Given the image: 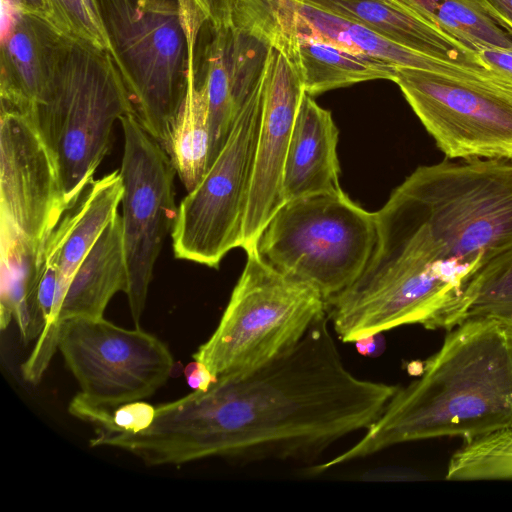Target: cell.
I'll list each match as a JSON object with an SVG mask.
<instances>
[{"label": "cell", "instance_id": "1", "mask_svg": "<svg viewBox=\"0 0 512 512\" xmlns=\"http://www.w3.org/2000/svg\"><path fill=\"white\" fill-rule=\"evenodd\" d=\"M398 388L346 367L326 315L278 356L157 406L148 428L118 431L112 442L150 466L211 457L307 461L368 429Z\"/></svg>", "mask_w": 512, "mask_h": 512}, {"label": "cell", "instance_id": "2", "mask_svg": "<svg viewBox=\"0 0 512 512\" xmlns=\"http://www.w3.org/2000/svg\"><path fill=\"white\" fill-rule=\"evenodd\" d=\"M375 216L377 242L361 275L418 259L471 277L512 247V160L419 166Z\"/></svg>", "mask_w": 512, "mask_h": 512}, {"label": "cell", "instance_id": "3", "mask_svg": "<svg viewBox=\"0 0 512 512\" xmlns=\"http://www.w3.org/2000/svg\"><path fill=\"white\" fill-rule=\"evenodd\" d=\"M448 331L364 436L315 473L401 443L455 436L468 442L512 427V329L474 319Z\"/></svg>", "mask_w": 512, "mask_h": 512}, {"label": "cell", "instance_id": "4", "mask_svg": "<svg viewBox=\"0 0 512 512\" xmlns=\"http://www.w3.org/2000/svg\"><path fill=\"white\" fill-rule=\"evenodd\" d=\"M0 325L12 319L22 339L42 321L31 301L46 242L67 211L53 156L32 118L1 105Z\"/></svg>", "mask_w": 512, "mask_h": 512}, {"label": "cell", "instance_id": "5", "mask_svg": "<svg viewBox=\"0 0 512 512\" xmlns=\"http://www.w3.org/2000/svg\"><path fill=\"white\" fill-rule=\"evenodd\" d=\"M98 56L78 43L51 52L46 86L29 114L55 161L67 210L94 181L114 123L135 115L124 81Z\"/></svg>", "mask_w": 512, "mask_h": 512}, {"label": "cell", "instance_id": "6", "mask_svg": "<svg viewBox=\"0 0 512 512\" xmlns=\"http://www.w3.org/2000/svg\"><path fill=\"white\" fill-rule=\"evenodd\" d=\"M376 242L375 212L340 190L284 202L253 249L269 267L310 286L326 303L361 276Z\"/></svg>", "mask_w": 512, "mask_h": 512}, {"label": "cell", "instance_id": "7", "mask_svg": "<svg viewBox=\"0 0 512 512\" xmlns=\"http://www.w3.org/2000/svg\"><path fill=\"white\" fill-rule=\"evenodd\" d=\"M246 254L216 329L192 355L216 378L278 356L327 315L325 300L317 291L275 271L254 249Z\"/></svg>", "mask_w": 512, "mask_h": 512}, {"label": "cell", "instance_id": "8", "mask_svg": "<svg viewBox=\"0 0 512 512\" xmlns=\"http://www.w3.org/2000/svg\"><path fill=\"white\" fill-rule=\"evenodd\" d=\"M263 97L264 77L202 180L178 205L171 232L176 258L218 268L228 252L242 248Z\"/></svg>", "mask_w": 512, "mask_h": 512}, {"label": "cell", "instance_id": "9", "mask_svg": "<svg viewBox=\"0 0 512 512\" xmlns=\"http://www.w3.org/2000/svg\"><path fill=\"white\" fill-rule=\"evenodd\" d=\"M141 126L161 145L182 104L186 41L178 10L165 0H97ZM191 70V69H190ZM190 72V71H189Z\"/></svg>", "mask_w": 512, "mask_h": 512}, {"label": "cell", "instance_id": "10", "mask_svg": "<svg viewBox=\"0 0 512 512\" xmlns=\"http://www.w3.org/2000/svg\"><path fill=\"white\" fill-rule=\"evenodd\" d=\"M393 82L445 158L512 160V78L397 66Z\"/></svg>", "mask_w": 512, "mask_h": 512}, {"label": "cell", "instance_id": "11", "mask_svg": "<svg viewBox=\"0 0 512 512\" xmlns=\"http://www.w3.org/2000/svg\"><path fill=\"white\" fill-rule=\"evenodd\" d=\"M58 350L89 403L114 409L154 394L171 376L174 361L156 336L117 326L104 317L61 323Z\"/></svg>", "mask_w": 512, "mask_h": 512}, {"label": "cell", "instance_id": "12", "mask_svg": "<svg viewBox=\"0 0 512 512\" xmlns=\"http://www.w3.org/2000/svg\"><path fill=\"white\" fill-rule=\"evenodd\" d=\"M120 122L124 135L119 169L124 186L121 217L128 271L125 294L139 327L155 263L177 217L176 171L162 145L134 114L123 116Z\"/></svg>", "mask_w": 512, "mask_h": 512}, {"label": "cell", "instance_id": "13", "mask_svg": "<svg viewBox=\"0 0 512 512\" xmlns=\"http://www.w3.org/2000/svg\"><path fill=\"white\" fill-rule=\"evenodd\" d=\"M233 25L269 46L312 40L412 67L461 77L493 76L494 70L426 55L396 44L365 26L304 0H234Z\"/></svg>", "mask_w": 512, "mask_h": 512}, {"label": "cell", "instance_id": "14", "mask_svg": "<svg viewBox=\"0 0 512 512\" xmlns=\"http://www.w3.org/2000/svg\"><path fill=\"white\" fill-rule=\"evenodd\" d=\"M303 82L292 62L269 48L261 122L243 228L242 248L248 252L270 218L284 203L282 183L286 154L304 94Z\"/></svg>", "mask_w": 512, "mask_h": 512}, {"label": "cell", "instance_id": "15", "mask_svg": "<svg viewBox=\"0 0 512 512\" xmlns=\"http://www.w3.org/2000/svg\"><path fill=\"white\" fill-rule=\"evenodd\" d=\"M216 32L208 51L206 74L199 85L209 110L210 165L224 146L243 104L262 81L270 48L235 25L217 28Z\"/></svg>", "mask_w": 512, "mask_h": 512}, {"label": "cell", "instance_id": "16", "mask_svg": "<svg viewBox=\"0 0 512 512\" xmlns=\"http://www.w3.org/2000/svg\"><path fill=\"white\" fill-rule=\"evenodd\" d=\"M123 194L120 170H115L94 180L79 203L72 208L70 226L59 257L52 317L25 361V366L31 372L43 374L58 349L56 320L68 287L82 261L118 213Z\"/></svg>", "mask_w": 512, "mask_h": 512}, {"label": "cell", "instance_id": "17", "mask_svg": "<svg viewBox=\"0 0 512 512\" xmlns=\"http://www.w3.org/2000/svg\"><path fill=\"white\" fill-rule=\"evenodd\" d=\"M338 138L339 131L331 112L304 92L284 164V202L342 190Z\"/></svg>", "mask_w": 512, "mask_h": 512}, {"label": "cell", "instance_id": "18", "mask_svg": "<svg viewBox=\"0 0 512 512\" xmlns=\"http://www.w3.org/2000/svg\"><path fill=\"white\" fill-rule=\"evenodd\" d=\"M304 1L355 21L411 50L448 61L491 69L475 50L425 19L402 0Z\"/></svg>", "mask_w": 512, "mask_h": 512}, {"label": "cell", "instance_id": "19", "mask_svg": "<svg viewBox=\"0 0 512 512\" xmlns=\"http://www.w3.org/2000/svg\"><path fill=\"white\" fill-rule=\"evenodd\" d=\"M128 271L122 217L117 213L77 269L60 307L56 330L76 317L101 318L112 297L126 292Z\"/></svg>", "mask_w": 512, "mask_h": 512}, {"label": "cell", "instance_id": "20", "mask_svg": "<svg viewBox=\"0 0 512 512\" xmlns=\"http://www.w3.org/2000/svg\"><path fill=\"white\" fill-rule=\"evenodd\" d=\"M271 47L292 62L310 96L370 80L393 81L396 73L397 66L383 60L319 41L288 40Z\"/></svg>", "mask_w": 512, "mask_h": 512}, {"label": "cell", "instance_id": "21", "mask_svg": "<svg viewBox=\"0 0 512 512\" xmlns=\"http://www.w3.org/2000/svg\"><path fill=\"white\" fill-rule=\"evenodd\" d=\"M474 319L497 321L512 329V247L476 271L431 329L450 330Z\"/></svg>", "mask_w": 512, "mask_h": 512}, {"label": "cell", "instance_id": "22", "mask_svg": "<svg viewBox=\"0 0 512 512\" xmlns=\"http://www.w3.org/2000/svg\"><path fill=\"white\" fill-rule=\"evenodd\" d=\"M189 72L182 104L162 147L187 192L202 180L210 165L211 128L203 89Z\"/></svg>", "mask_w": 512, "mask_h": 512}, {"label": "cell", "instance_id": "23", "mask_svg": "<svg viewBox=\"0 0 512 512\" xmlns=\"http://www.w3.org/2000/svg\"><path fill=\"white\" fill-rule=\"evenodd\" d=\"M425 19L468 48L512 51V37L488 16L476 0H402Z\"/></svg>", "mask_w": 512, "mask_h": 512}, {"label": "cell", "instance_id": "24", "mask_svg": "<svg viewBox=\"0 0 512 512\" xmlns=\"http://www.w3.org/2000/svg\"><path fill=\"white\" fill-rule=\"evenodd\" d=\"M446 478L512 479V427L464 442L450 458Z\"/></svg>", "mask_w": 512, "mask_h": 512}, {"label": "cell", "instance_id": "25", "mask_svg": "<svg viewBox=\"0 0 512 512\" xmlns=\"http://www.w3.org/2000/svg\"><path fill=\"white\" fill-rule=\"evenodd\" d=\"M46 4L58 16L57 23L65 24L67 31L98 49L111 48L105 26L92 17L84 0H46Z\"/></svg>", "mask_w": 512, "mask_h": 512}, {"label": "cell", "instance_id": "26", "mask_svg": "<svg viewBox=\"0 0 512 512\" xmlns=\"http://www.w3.org/2000/svg\"><path fill=\"white\" fill-rule=\"evenodd\" d=\"M215 29L233 25L234 0H196Z\"/></svg>", "mask_w": 512, "mask_h": 512}, {"label": "cell", "instance_id": "27", "mask_svg": "<svg viewBox=\"0 0 512 512\" xmlns=\"http://www.w3.org/2000/svg\"><path fill=\"white\" fill-rule=\"evenodd\" d=\"M480 59L501 75L512 78V51L482 47L477 50Z\"/></svg>", "mask_w": 512, "mask_h": 512}, {"label": "cell", "instance_id": "28", "mask_svg": "<svg viewBox=\"0 0 512 512\" xmlns=\"http://www.w3.org/2000/svg\"><path fill=\"white\" fill-rule=\"evenodd\" d=\"M497 25L512 34V0H476Z\"/></svg>", "mask_w": 512, "mask_h": 512}, {"label": "cell", "instance_id": "29", "mask_svg": "<svg viewBox=\"0 0 512 512\" xmlns=\"http://www.w3.org/2000/svg\"><path fill=\"white\" fill-rule=\"evenodd\" d=\"M184 375L188 385L199 391L207 390L217 380L204 364L195 360L186 366Z\"/></svg>", "mask_w": 512, "mask_h": 512}, {"label": "cell", "instance_id": "30", "mask_svg": "<svg viewBox=\"0 0 512 512\" xmlns=\"http://www.w3.org/2000/svg\"><path fill=\"white\" fill-rule=\"evenodd\" d=\"M382 334L383 333L370 335L355 341L357 351L369 357H376L382 354L385 348V340Z\"/></svg>", "mask_w": 512, "mask_h": 512}, {"label": "cell", "instance_id": "31", "mask_svg": "<svg viewBox=\"0 0 512 512\" xmlns=\"http://www.w3.org/2000/svg\"><path fill=\"white\" fill-rule=\"evenodd\" d=\"M25 12L40 15L47 10L46 0H18Z\"/></svg>", "mask_w": 512, "mask_h": 512}, {"label": "cell", "instance_id": "32", "mask_svg": "<svg viewBox=\"0 0 512 512\" xmlns=\"http://www.w3.org/2000/svg\"><path fill=\"white\" fill-rule=\"evenodd\" d=\"M92 17L100 24L104 25L101 12L97 3V0H84Z\"/></svg>", "mask_w": 512, "mask_h": 512}]
</instances>
